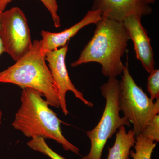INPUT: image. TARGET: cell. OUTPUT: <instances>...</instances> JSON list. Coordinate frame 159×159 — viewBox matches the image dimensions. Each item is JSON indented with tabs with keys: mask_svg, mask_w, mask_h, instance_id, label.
I'll list each match as a JSON object with an SVG mask.
<instances>
[{
	"mask_svg": "<svg viewBox=\"0 0 159 159\" xmlns=\"http://www.w3.org/2000/svg\"><path fill=\"white\" fill-rule=\"evenodd\" d=\"M96 25L93 36L71 67L97 62L105 77L116 78L125 67L122 57L129 39L127 31L123 23L103 16Z\"/></svg>",
	"mask_w": 159,
	"mask_h": 159,
	"instance_id": "cell-1",
	"label": "cell"
},
{
	"mask_svg": "<svg viewBox=\"0 0 159 159\" xmlns=\"http://www.w3.org/2000/svg\"><path fill=\"white\" fill-rule=\"evenodd\" d=\"M27 145L33 150L43 154L51 159H66L52 150L47 144L45 140L41 137L31 139Z\"/></svg>",
	"mask_w": 159,
	"mask_h": 159,
	"instance_id": "cell-13",
	"label": "cell"
},
{
	"mask_svg": "<svg viewBox=\"0 0 159 159\" xmlns=\"http://www.w3.org/2000/svg\"><path fill=\"white\" fill-rule=\"evenodd\" d=\"M157 142L140 134L135 137V151L130 150L129 156L132 159H151L152 154Z\"/></svg>",
	"mask_w": 159,
	"mask_h": 159,
	"instance_id": "cell-12",
	"label": "cell"
},
{
	"mask_svg": "<svg viewBox=\"0 0 159 159\" xmlns=\"http://www.w3.org/2000/svg\"><path fill=\"white\" fill-rule=\"evenodd\" d=\"M102 96L106 99L104 111L96 127L87 132L91 142L88 154L81 159H101L102 151L109 139L112 137L121 126H130V123L119 115V81L116 77H109L100 87Z\"/></svg>",
	"mask_w": 159,
	"mask_h": 159,
	"instance_id": "cell-4",
	"label": "cell"
},
{
	"mask_svg": "<svg viewBox=\"0 0 159 159\" xmlns=\"http://www.w3.org/2000/svg\"><path fill=\"white\" fill-rule=\"evenodd\" d=\"M102 12L99 10H89L80 21L61 32H51L42 31L40 51L45 56L46 52L61 48L78 33L80 29L90 24H97L102 18Z\"/></svg>",
	"mask_w": 159,
	"mask_h": 159,
	"instance_id": "cell-10",
	"label": "cell"
},
{
	"mask_svg": "<svg viewBox=\"0 0 159 159\" xmlns=\"http://www.w3.org/2000/svg\"><path fill=\"white\" fill-rule=\"evenodd\" d=\"M48 9L54 22V25L56 28L61 26L60 19L58 14V5L56 0H40Z\"/></svg>",
	"mask_w": 159,
	"mask_h": 159,
	"instance_id": "cell-16",
	"label": "cell"
},
{
	"mask_svg": "<svg viewBox=\"0 0 159 159\" xmlns=\"http://www.w3.org/2000/svg\"><path fill=\"white\" fill-rule=\"evenodd\" d=\"M0 12H1V11H0Z\"/></svg>",
	"mask_w": 159,
	"mask_h": 159,
	"instance_id": "cell-21",
	"label": "cell"
},
{
	"mask_svg": "<svg viewBox=\"0 0 159 159\" xmlns=\"http://www.w3.org/2000/svg\"><path fill=\"white\" fill-rule=\"evenodd\" d=\"M4 52H5V48H4V46H3L2 39H1V37H0V55L2 54Z\"/></svg>",
	"mask_w": 159,
	"mask_h": 159,
	"instance_id": "cell-18",
	"label": "cell"
},
{
	"mask_svg": "<svg viewBox=\"0 0 159 159\" xmlns=\"http://www.w3.org/2000/svg\"><path fill=\"white\" fill-rule=\"evenodd\" d=\"M13 0H0V11H5L6 6Z\"/></svg>",
	"mask_w": 159,
	"mask_h": 159,
	"instance_id": "cell-17",
	"label": "cell"
},
{
	"mask_svg": "<svg viewBox=\"0 0 159 159\" xmlns=\"http://www.w3.org/2000/svg\"><path fill=\"white\" fill-rule=\"evenodd\" d=\"M112 147H108V155L106 159H129V152L134 146L136 136L132 130L126 132L125 126L118 129Z\"/></svg>",
	"mask_w": 159,
	"mask_h": 159,
	"instance_id": "cell-11",
	"label": "cell"
},
{
	"mask_svg": "<svg viewBox=\"0 0 159 159\" xmlns=\"http://www.w3.org/2000/svg\"><path fill=\"white\" fill-rule=\"evenodd\" d=\"M0 37L5 53L17 61L32 45L28 20L18 7L0 12Z\"/></svg>",
	"mask_w": 159,
	"mask_h": 159,
	"instance_id": "cell-6",
	"label": "cell"
},
{
	"mask_svg": "<svg viewBox=\"0 0 159 159\" xmlns=\"http://www.w3.org/2000/svg\"><path fill=\"white\" fill-rule=\"evenodd\" d=\"M0 83L15 84L22 89H34L42 93L49 106L60 107L57 88L45 56L40 51V41H33L32 47L13 65L0 72Z\"/></svg>",
	"mask_w": 159,
	"mask_h": 159,
	"instance_id": "cell-3",
	"label": "cell"
},
{
	"mask_svg": "<svg viewBox=\"0 0 159 159\" xmlns=\"http://www.w3.org/2000/svg\"><path fill=\"white\" fill-rule=\"evenodd\" d=\"M129 39L134 43L136 57L145 71L150 73L155 68L154 53L147 32L142 26L141 18L131 16L122 22Z\"/></svg>",
	"mask_w": 159,
	"mask_h": 159,
	"instance_id": "cell-9",
	"label": "cell"
},
{
	"mask_svg": "<svg viewBox=\"0 0 159 159\" xmlns=\"http://www.w3.org/2000/svg\"><path fill=\"white\" fill-rule=\"evenodd\" d=\"M2 113L0 109V125L2 124Z\"/></svg>",
	"mask_w": 159,
	"mask_h": 159,
	"instance_id": "cell-20",
	"label": "cell"
},
{
	"mask_svg": "<svg viewBox=\"0 0 159 159\" xmlns=\"http://www.w3.org/2000/svg\"><path fill=\"white\" fill-rule=\"evenodd\" d=\"M43 97L42 93L34 89H23L21 103L12 126L28 138L52 139L62 145L65 150L79 154V148L64 136L61 126L62 121Z\"/></svg>",
	"mask_w": 159,
	"mask_h": 159,
	"instance_id": "cell-2",
	"label": "cell"
},
{
	"mask_svg": "<svg viewBox=\"0 0 159 159\" xmlns=\"http://www.w3.org/2000/svg\"><path fill=\"white\" fill-rule=\"evenodd\" d=\"M149 5L146 0H94L91 10H99L102 16L122 23L131 16L142 18L150 14Z\"/></svg>",
	"mask_w": 159,
	"mask_h": 159,
	"instance_id": "cell-8",
	"label": "cell"
},
{
	"mask_svg": "<svg viewBox=\"0 0 159 159\" xmlns=\"http://www.w3.org/2000/svg\"><path fill=\"white\" fill-rule=\"evenodd\" d=\"M68 44L69 43L60 48L48 51L45 54L46 60L48 63V67L57 88L60 104V107L65 116L69 114L66 99V94L68 91L72 92L75 97L86 105L89 107L93 106L92 102L85 99L83 94L76 88L69 77L66 64Z\"/></svg>",
	"mask_w": 159,
	"mask_h": 159,
	"instance_id": "cell-7",
	"label": "cell"
},
{
	"mask_svg": "<svg viewBox=\"0 0 159 159\" xmlns=\"http://www.w3.org/2000/svg\"><path fill=\"white\" fill-rule=\"evenodd\" d=\"M147 80V91L152 100L159 99V70L154 69L150 72Z\"/></svg>",
	"mask_w": 159,
	"mask_h": 159,
	"instance_id": "cell-14",
	"label": "cell"
},
{
	"mask_svg": "<svg viewBox=\"0 0 159 159\" xmlns=\"http://www.w3.org/2000/svg\"><path fill=\"white\" fill-rule=\"evenodd\" d=\"M154 142L159 141V115L157 114L147 125L142 134Z\"/></svg>",
	"mask_w": 159,
	"mask_h": 159,
	"instance_id": "cell-15",
	"label": "cell"
},
{
	"mask_svg": "<svg viewBox=\"0 0 159 159\" xmlns=\"http://www.w3.org/2000/svg\"><path fill=\"white\" fill-rule=\"evenodd\" d=\"M119 81V102L120 111L133 125L136 136L142 134L145 127L159 113V99L155 102L135 82L129 73L128 61Z\"/></svg>",
	"mask_w": 159,
	"mask_h": 159,
	"instance_id": "cell-5",
	"label": "cell"
},
{
	"mask_svg": "<svg viewBox=\"0 0 159 159\" xmlns=\"http://www.w3.org/2000/svg\"><path fill=\"white\" fill-rule=\"evenodd\" d=\"M149 4H154L155 2V0H146Z\"/></svg>",
	"mask_w": 159,
	"mask_h": 159,
	"instance_id": "cell-19",
	"label": "cell"
}]
</instances>
